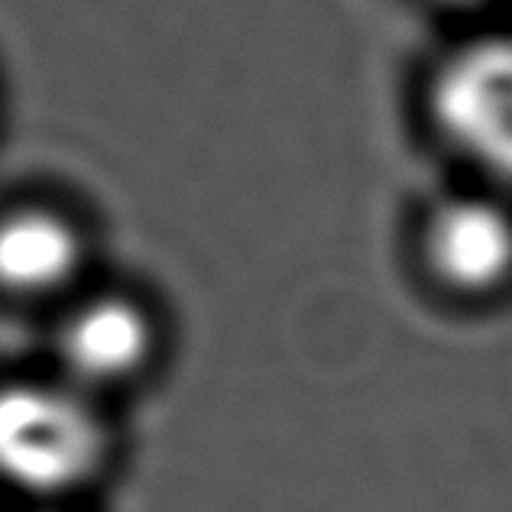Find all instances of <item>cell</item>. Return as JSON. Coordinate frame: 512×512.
<instances>
[{
	"label": "cell",
	"instance_id": "277c9868",
	"mask_svg": "<svg viewBox=\"0 0 512 512\" xmlns=\"http://www.w3.org/2000/svg\"><path fill=\"white\" fill-rule=\"evenodd\" d=\"M153 350L150 315L120 295H98L65 318L59 357L75 380L120 383L133 376Z\"/></svg>",
	"mask_w": 512,
	"mask_h": 512
},
{
	"label": "cell",
	"instance_id": "5b68a950",
	"mask_svg": "<svg viewBox=\"0 0 512 512\" xmlns=\"http://www.w3.org/2000/svg\"><path fill=\"white\" fill-rule=\"evenodd\" d=\"M85 244L78 227L52 208H20L0 218V286L49 295L78 276Z\"/></svg>",
	"mask_w": 512,
	"mask_h": 512
},
{
	"label": "cell",
	"instance_id": "3957f363",
	"mask_svg": "<svg viewBox=\"0 0 512 512\" xmlns=\"http://www.w3.org/2000/svg\"><path fill=\"white\" fill-rule=\"evenodd\" d=\"M425 256L454 289H496L512 273V214L477 195L444 201L425 227Z\"/></svg>",
	"mask_w": 512,
	"mask_h": 512
},
{
	"label": "cell",
	"instance_id": "6da1fadb",
	"mask_svg": "<svg viewBox=\"0 0 512 512\" xmlns=\"http://www.w3.org/2000/svg\"><path fill=\"white\" fill-rule=\"evenodd\" d=\"M104 428L69 389L17 383L0 389V480L26 493H62L101 464Z\"/></svg>",
	"mask_w": 512,
	"mask_h": 512
},
{
	"label": "cell",
	"instance_id": "8992f818",
	"mask_svg": "<svg viewBox=\"0 0 512 512\" xmlns=\"http://www.w3.org/2000/svg\"><path fill=\"white\" fill-rule=\"evenodd\" d=\"M461 4H493V0H461Z\"/></svg>",
	"mask_w": 512,
	"mask_h": 512
},
{
	"label": "cell",
	"instance_id": "7a4b0ae2",
	"mask_svg": "<svg viewBox=\"0 0 512 512\" xmlns=\"http://www.w3.org/2000/svg\"><path fill=\"white\" fill-rule=\"evenodd\" d=\"M431 117L457 153L512 185V36L454 49L431 82Z\"/></svg>",
	"mask_w": 512,
	"mask_h": 512
}]
</instances>
